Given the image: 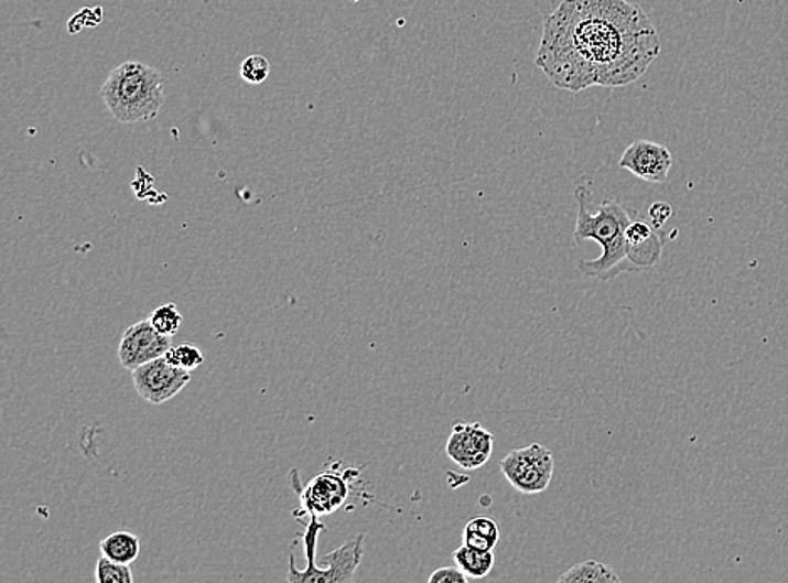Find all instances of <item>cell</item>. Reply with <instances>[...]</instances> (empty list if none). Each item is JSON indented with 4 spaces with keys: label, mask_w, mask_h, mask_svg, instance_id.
Masks as SVG:
<instances>
[{
    "label": "cell",
    "mask_w": 788,
    "mask_h": 583,
    "mask_svg": "<svg viewBox=\"0 0 788 583\" xmlns=\"http://www.w3.org/2000/svg\"><path fill=\"white\" fill-rule=\"evenodd\" d=\"M501 530L498 523L489 517H474L467 521L463 531L464 543L479 550H495L498 544Z\"/></svg>",
    "instance_id": "cell-15"
},
{
    "label": "cell",
    "mask_w": 788,
    "mask_h": 583,
    "mask_svg": "<svg viewBox=\"0 0 788 583\" xmlns=\"http://www.w3.org/2000/svg\"><path fill=\"white\" fill-rule=\"evenodd\" d=\"M495 438L479 422H457L445 442V454L463 469H479L488 463Z\"/></svg>",
    "instance_id": "cell-7"
},
{
    "label": "cell",
    "mask_w": 788,
    "mask_h": 583,
    "mask_svg": "<svg viewBox=\"0 0 788 583\" xmlns=\"http://www.w3.org/2000/svg\"><path fill=\"white\" fill-rule=\"evenodd\" d=\"M469 576L460 566H442L429 576V583H467Z\"/></svg>",
    "instance_id": "cell-20"
},
{
    "label": "cell",
    "mask_w": 788,
    "mask_h": 583,
    "mask_svg": "<svg viewBox=\"0 0 788 583\" xmlns=\"http://www.w3.org/2000/svg\"><path fill=\"white\" fill-rule=\"evenodd\" d=\"M560 583H619L620 579L611 565L597 562V560H585L576 563L572 569L559 576Z\"/></svg>",
    "instance_id": "cell-14"
},
{
    "label": "cell",
    "mask_w": 788,
    "mask_h": 583,
    "mask_svg": "<svg viewBox=\"0 0 788 583\" xmlns=\"http://www.w3.org/2000/svg\"><path fill=\"white\" fill-rule=\"evenodd\" d=\"M310 521L306 523V531L303 535L304 555H306L307 565L304 569H298L294 565L293 555L290 557V570H288V582L304 583L310 573L316 566V548H319V537L326 530L325 523L319 520L316 515H310Z\"/></svg>",
    "instance_id": "cell-11"
},
{
    "label": "cell",
    "mask_w": 788,
    "mask_h": 583,
    "mask_svg": "<svg viewBox=\"0 0 788 583\" xmlns=\"http://www.w3.org/2000/svg\"><path fill=\"white\" fill-rule=\"evenodd\" d=\"M454 562L466 573L469 579H485L492 573L495 566V555L493 550H479V548L461 544L454 552Z\"/></svg>",
    "instance_id": "cell-13"
},
{
    "label": "cell",
    "mask_w": 788,
    "mask_h": 583,
    "mask_svg": "<svg viewBox=\"0 0 788 583\" xmlns=\"http://www.w3.org/2000/svg\"><path fill=\"white\" fill-rule=\"evenodd\" d=\"M661 53L658 29L629 0H563L544 15L535 64L560 89L636 83Z\"/></svg>",
    "instance_id": "cell-1"
},
{
    "label": "cell",
    "mask_w": 788,
    "mask_h": 583,
    "mask_svg": "<svg viewBox=\"0 0 788 583\" xmlns=\"http://www.w3.org/2000/svg\"><path fill=\"white\" fill-rule=\"evenodd\" d=\"M364 540L365 535L360 533L357 537L345 541L342 547L333 550L332 553L325 557L323 563V583H344L352 582L360 565L361 557H364Z\"/></svg>",
    "instance_id": "cell-10"
},
{
    "label": "cell",
    "mask_w": 788,
    "mask_h": 583,
    "mask_svg": "<svg viewBox=\"0 0 788 583\" xmlns=\"http://www.w3.org/2000/svg\"><path fill=\"white\" fill-rule=\"evenodd\" d=\"M271 73V64L261 54L246 57L241 64V78L249 85H261Z\"/></svg>",
    "instance_id": "cell-19"
},
{
    "label": "cell",
    "mask_w": 788,
    "mask_h": 583,
    "mask_svg": "<svg viewBox=\"0 0 788 583\" xmlns=\"http://www.w3.org/2000/svg\"><path fill=\"white\" fill-rule=\"evenodd\" d=\"M579 207L575 223V241H595L602 248L601 258L576 261L584 277L601 281L614 280L623 272H637L633 252L626 241V230L633 223V213L615 198H605L598 209L592 210V192L579 185L573 192Z\"/></svg>",
    "instance_id": "cell-2"
},
{
    "label": "cell",
    "mask_w": 788,
    "mask_h": 583,
    "mask_svg": "<svg viewBox=\"0 0 788 583\" xmlns=\"http://www.w3.org/2000/svg\"><path fill=\"white\" fill-rule=\"evenodd\" d=\"M150 322H152L153 328L162 333V335L174 336L177 335L179 330H181L184 316H182L177 304L166 303L156 307L155 312L150 316Z\"/></svg>",
    "instance_id": "cell-16"
},
{
    "label": "cell",
    "mask_w": 788,
    "mask_h": 583,
    "mask_svg": "<svg viewBox=\"0 0 788 583\" xmlns=\"http://www.w3.org/2000/svg\"><path fill=\"white\" fill-rule=\"evenodd\" d=\"M133 387L145 402L162 406L174 399L191 382V371L182 370L166 360L165 355L131 371Z\"/></svg>",
    "instance_id": "cell-6"
},
{
    "label": "cell",
    "mask_w": 788,
    "mask_h": 583,
    "mask_svg": "<svg viewBox=\"0 0 788 583\" xmlns=\"http://www.w3.org/2000/svg\"><path fill=\"white\" fill-rule=\"evenodd\" d=\"M166 360L182 370L194 371L204 364V355L194 345H179L166 352Z\"/></svg>",
    "instance_id": "cell-18"
},
{
    "label": "cell",
    "mask_w": 788,
    "mask_h": 583,
    "mask_svg": "<svg viewBox=\"0 0 788 583\" xmlns=\"http://www.w3.org/2000/svg\"><path fill=\"white\" fill-rule=\"evenodd\" d=\"M99 550L102 557L114 562L131 565L140 555V538L130 531L118 530L102 538Z\"/></svg>",
    "instance_id": "cell-12"
},
{
    "label": "cell",
    "mask_w": 788,
    "mask_h": 583,
    "mask_svg": "<svg viewBox=\"0 0 788 583\" xmlns=\"http://www.w3.org/2000/svg\"><path fill=\"white\" fill-rule=\"evenodd\" d=\"M350 471L345 474L336 473V471H326V473L316 474L312 482L307 483L304 488H301L300 476L298 471H291V485L294 492L300 496L301 511H294V515L304 512L306 517L316 515V517H325L332 515L336 509L347 503L350 495Z\"/></svg>",
    "instance_id": "cell-5"
},
{
    "label": "cell",
    "mask_w": 788,
    "mask_h": 583,
    "mask_svg": "<svg viewBox=\"0 0 788 583\" xmlns=\"http://www.w3.org/2000/svg\"><path fill=\"white\" fill-rule=\"evenodd\" d=\"M99 96L111 117L125 125L153 120L165 105L162 75L139 61L115 67Z\"/></svg>",
    "instance_id": "cell-3"
},
{
    "label": "cell",
    "mask_w": 788,
    "mask_h": 583,
    "mask_svg": "<svg viewBox=\"0 0 788 583\" xmlns=\"http://www.w3.org/2000/svg\"><path fill=\"white\" fill-rule=\"evenodd\" d=\"M96 582L131 583L133 582V573H131L130 565L101 557L96 563Z\"/></svg>",
    "instance_id": "cell-17"
},
{
    "label": "cell",
    "mask_w": 788,
    "mask_h": 583,
    "mask_svg": "<svg viewBox=\"0 0 788 583\" xmlns=\"http://www.w3.org/2000/svg\"><path fill=\"white\" fill-rule=\"evenodd\" d=\"M619 166L640 181L662 184L671 172L672 155L661 143L637 140L624 150Z\"/></svg>",
    "instance_id": "cell-9"
},
{
    "label": "cell",
    "mask_w": 788,
    "mask_h": 583,
    "mask_svg": "<svg viewBox=\"0 0 788 583\" xmlns=\"http://www.w3.org/2000/svg\"><path fill=\"white\" fill-rule=\"evenodd\" d=\"M672 216V207L668 202H655L649 207V224L655 229H661Z\"/></svg>",
    "instance_id": "cell-21"
},
{
    "label": "cell",
    "mask_w": 788,
    "mask_h": 583,
    "mask_svg": "<svg viewBox=\"0 0 788 583\" xmlns=\"http://www.w3.org/2000/svg\"><path fill=\"white\" fill-rule=\"evenodd\" d=\"M509 485L523 495H538L547 492L555 473V460L552 451L544 445L530 444L521 450L511 451L499 463Z\"/></svg>",
    "instance_id": "cell-4"
},
{
    "label": "cell",
    "mask_w": 788,
    "mask_h": 583,
    "mask_svg": "<svg viewBox=\"0 0 788 583\" xmlns=\"http://www.w3.org/2000/svg\"><path fill=\"white\" fill-rule=\"evenodd\" d=\"M172 348V336L162 335L153 328L150 320L128 326L118 347V360L127 370L133 371L155 358L163 357Z\"/></svg>",
    "instance_id": "cell-8"
}]
</instances>
